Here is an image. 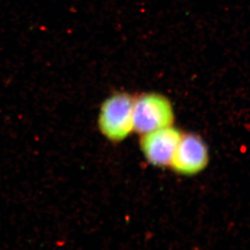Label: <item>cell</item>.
Returning <instances> with one entry per match:
<instances>
[{
	"instance_id": "cell-2",
	"label": "cell",
	"mask_w": 250,
	"mask_h": 250,
	"mask_svg": "<svg viewBox=\"0 0 250 250\" xmlns=\"http://www.w3.org/2000/svg\"><path fill=\"white\" fill-rule=\"evenodd\" d=\"M132 117L134 132L140 135L172 126L175 121L171 102L158 93H147L134 99Z\"/></svg>"
},
{
	"instance_id": "cell-4",
	"label": "cell",
	"mask_w": 250,
	"mask_h": 250,
	"mask_svg": "<svg viewBox=\"0 0 250 250\" xmlns=\"http://www.w3.org/2000/svg\"><path fill=\"white\" fill-rule=\"evenodd\" d=\"M182 133L169 126L142 135L140 146L146 159L155 167H170Z\"/></svg>"
},
{
	"instance_id": "cell-1",
	"label": "cell",
	"mask_w": 250,
	"mask_h": 250,
	"mask_svg": "<svg viewBox=\"0 0 250 250\" xmlns=\"http://www.w3.org/2000/svg\"><path fill=\"white\" fill-rule=\"evenodd\" d=\"M133 101L134 98L125 92L112 94L104 101L99 115V128L106 139L122 142L134 132Z\"/></svg>"
},
{
	"instance_id": "cell-3",
	"label": "cell",
	"mask_w": 250,
	"mask_h": 250,
	"mask_svg": "<svg viewBox=\"0 0 250 250\" xmlns=\"http://www.w3.org/2000/svg\"><path fill=\"white\" fill-rule=\"evenodd\" d=\"M208 163V148L202 137L195 133H182L171 159V169L184 176H194L203 171Z\"/></svg>"
}]
</instances>
